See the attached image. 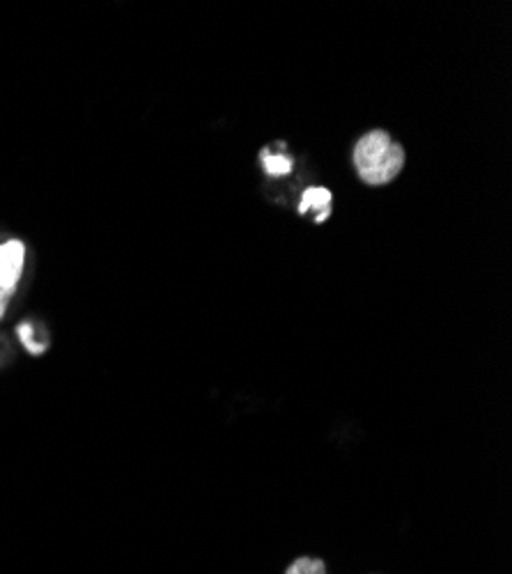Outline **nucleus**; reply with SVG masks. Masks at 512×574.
Segmentation results:
<instances>
[{"instance_id":"39448f33","label":"nucleus","mask_w":512,"mask_h":574,"mask_svg":"<svg viewBox=\"0 0 512 574\" xmlns=\"http://www.w3.org/2000/svg\"><path fill=\"white\" fill-rule=\"evenodd\" d=\"M260 159H263V168L269 177H286L294 168V162H292L290 154H274V152L265 150Z\"/></svg>"},{"instance_id":"0eeeda50","label":"nucleus","mask_w":512,"mask_h":574,"mask_svg":"<svg viewBox=\"0 0 512 574\" xmlns=\"http://www.w3.org/2000/svg\"><path fill=\"white\" fill-rule=\"evenodd\" d=\"M12 356H14V350H12L10 341H8L5 335H0V368H3V365H8L12 361Z\"/></svg>"},{"instance_id":"f257e3e1","label":"nucleus","mask_w":512,"mask_h":574,"mask_svg":"<svg viewBox=\"0 0 512 574\" xmlns=\"http://www.w3.org/2000/svg\"><path fill=\"white\" fill-rule=\"evenodd\" d=\"M354 166L366 185H389L404 166V150L387 132H370L354 147Z\"/></svg>"},{"instance_id":"20e7f679","label":"nucleus","mask_w":512,"mask_h":574,"mask_svg":"<svg viewBox=\"0 0 512 574\" xmlns=\"http://www.w3.org/2000/svg\"><path fill=\"white\" fill-rule=\"evenodd\" d=\"M318 212V223L326 221L329 214H331V194L322 187H313L303 194L301 198V205H299V214H305V212Z\"/></svg>"},{"instance_id":"7ed1b4c3","label":"nucleus","mask_w":512,"mask_h":574,"mask_svg":"<svg viewBox=\"0 0 512 574\" xmlns=\"http://www.w3.org/2000/svg\"><path fill=\"white\" fill-rule=\"evenodd\" d=\"M16 338L19 343L23 345V350L33 354V356H42L48 345H51V338H48V331L42 322L37 320H23L16 324Z\"/></svg>"},{"instance_id":"6e6552de","label":"nucleus","mask_w":512,"mask_h":574,"mask_svg":"<svg viewBox=\"0 0 512 574\" xmlns=\"http://www.w3.org/2000/svg\"><path fill=\"white\" fill-rule=\"evenodd\" d=\"M10 301H12V295H5V292H0V322H3V318L8 316V308H10Z\"/></svg>"},{"instance_id":"f03ea898","label":"nucleus","mask_w":512,"mask_h":574,"mask_svg":"<svg viewBox=\"0 0 512 574\" xmlns=\"http://www.w3.org/2000/svg\"><path fill=\"white\" fill-rule=\"evenodd\" d=\"M25 269V244L21 240L0 242V292L12 295Z\"/></svg>"},{"instance_id":"423d86ee","label":"nucleus","mask_w":512,"mask_h":574,"mask_svg":"<svg viewBox=\"0 0 512 574\" xmlns=\"http://www.w3.org/2000/svg\"><path fill=\"white\" fill-rule=\"evenodd\" d=\"M286 574H326V565L320 559H311V556H303L297 559Z\"/></svg>"}]
</instances>
